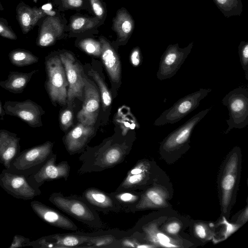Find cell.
I'll use <instances>...</instances> for the list:
<instances>
[{
    "mask_svg": "<svg viewBox=\"0 0 248 248\" xmlns=\"http://www.w3.org/2000/svg\"><path fill=\"white\" fill-rule=\"evenodd\" d=\"M99 23L96 17L91 18L84 16H77L73 17L70 24V30L76 33H83L94 28Z\"/></svg>",
    "mask_w": 248,
    "mask_h": 248,
    "instance_id": "cell-29",
    "label": "cell"
},
{
    "mask_svg": "<svg viewBox=\"0 0 248 248\" xmlns=\"http://www.w3.org/2000/svg\"><path fill=\"white\" fill-rule=\"evenodd\" d=\"M3 10V7H2V6L1 4V3L0 2V10Z\"/></svg>",
    "mask_w": 248,
    "mask_h": 248,
    "instance_id": "cell-48",
    "label": "cell"
},
{
    "mask_svg": "<svg viewBox=\"0 0 248 248\" xmlns=\"http://www.w3.org/2000/svg\"><path fill=\"white\" fill-rule=\"evenodd\" d=\"M212 108L200 111L169 134L162 142L161 150L170 152L186 146L194 128Z\"/></svg>",
    "mask_w": 248,
    "mask_h": 248,
    "instance_id": "cell-8",
    "label": "cell"
},
{
    "mask_svg": "<svg viewBox=\"0 0 248 248\" xmlns=\"http://www.w3.org/2000/svg\"><path fill=\"white\" fill-rule=\"evenodd\" d=\"M239 60L243 70L245 77L248 80V42L241 41L238 47Z\"/></svg>",
    "mask_w": 248,
    "mask_h": 248,
    "instance_id": "cell-34",
    "label": "cell"
},
{
    "mask_svg": "<svg viewBox=\"0 0 248 248\" xmlns=\"http://www.w3.org/2000/svg\"><path fill=\"white\" fill-rule=\"evenodd\" d=\"M46 73V88L53 103L67 102L68 82L63 65L58 55L48 57L45 62Z\"/></svg>",
    "mask_w": 248,
    "mask_h": 248,
    "instance_id": "cell-3",
    "label": "cell"
},
{
    "mask_svg": "<svg viewBox=\"0 0 248 248\" xmlns=\"http://www.w3.org/2000/svg\"><path fill=\"white\" fill-rule=\"evenodd\" d=\"M80 47L86 53L95 56H99L101 54V45L93 39H85L79 43Z\"/></svg>",
    "mask_w": 248,
    "mask_h": 248,
    "instance_id": "cell-33",
    "label": "cell"
},
{
    "mask_svg": "<svg viewBox=\"0 0 248 248\" xmlns=\"http://www.w3.org/2000/svg\"><path fill=\"white\" fill-rule=\"evenodd\" d=\"M63 29L64 26L58 17L47 16L41 25L37 45L42 47L52 45L62 34Z\"/></svg>",
    "mask_w": 248,
    "mask_h": 248,
    "instance_id": "cell-16",
    "label": "cell"
},
{
    "mask_svg": "<svg viewBox=\"0 0 248 248\" xmlns=\"http://www.w3.org/2000/svg\"><path fill=\"white\" fill-rule=\"evenodd\" d=\"M101 56L111 79L118 82L121 76V65L118 56L109 43L103 36L100 37Z\"/></svg>",
    "mask_w": 248,
    "mask_h": 248,
    "instance_id": "cell-18",
    "label": "cell"
},
{
    "mask_svg": "<svg viewBox=\"0 0 248 248\" xmlns=\"http://www.w3.org/2000/svg\"><path fill=\"white\" fill-rule=\"evenodd\" d=\"M193 42L181 48L178 43L169 45L162 55L156 76L160 80L169 79L174 76L190 54Z\"/></svg>",
    "mask_w": 248,
    "mask_h": 248,
    "instance_id": "cell-6",
    "label": "cell"
},
{
    "mask_svg": "<svg viewBox=\"0 0 248 248\" xmlns=\"http://www.w3.org/2000/svg\"><path fill=\"white\" fill-rule=\"evenodd\" d=\"M226 17L240 16L243 11L241 0H213Z\"/></svg>",
    "mask_w": 248,
    "mask_h": 248,
    "instance_id": "cell-30",
    "label": "cell"
},
{
    "mask_svg": "<svg viewBox=\"0 0 248 248\" xmlns=\"http://www.w3.org/2000/svg\"><path fill=\"white\" fill-rule=\"evenodd\" d=\"M49 200L61 210L86 225L99 229L103 227L97 211L82 196L56 192L52 193Z\"/></svg>",
    "mask_w": 248,
    "mask_h": 248,
    "instance_id": "cell-2",
    "label": "cell"
},
{
    "mask_svg": "<svg viewBox=\"0 0 248 248\" xmlns=\"http://www.w3.org/2000/svg\"><path fill=\"white\" fill-rule=\"evenodd\" d=\"M221 102L229 111V119L226 120L228 127L225 134L232 128L242 129L248 124V90L238 87L229 92Z\"/></svg>",
    "mask_w": 248,
    "mask_h": 248,
    "instance_id": "cell-4",
    "label": "cell"
},
{
    "mask_svg": "<svg viewBox=\"0 0 248 248\" xmlns=\"http://www.w3.org/2000/svg\"><path fill=\"white\" fill-rule=\"evenodd\" d=\"M181 228V225L177 222H172L168 224L166 227V231L172 234H176Z\"/></svg>",
    "mask_w": 248,
    "mask_h": 248,
    "instance_id": "cell-44",
    "label": "cell"
},
{
    "mask_svg": "<svg viewBox=\"0 0 248 248\" xmlns=\"http://www.w3.org/2000/svg\"><path fill=\"white\" fill-rule=\"evenodd\" d=\"M220 223L223 225L224 227V230L222 232V234L224 236L223 240L227 239L240 227V225L238 224H234L229 223L225 217H223Z\"/></svg>",
    "mask_w": 248,
    "mask_h": 248,
    "instance_id": "cell-39",
    "label": "cell"
},
{
    "mask_svg": "<svg viewBox=\"0 0 248 248\" xmlns=\"http://www.w3.org/2000/svg\"><path fill=\"white\" fill-rule=\"evenodd\" d=\"M150 165L145 160H140L127 172L116 190H136L144 186L149 179Z\"/></svg>",
    "mask_w": 248,
    "mask_h": 248,
    "instance_id": "cell-14",
    "label": "cell"
},
{
    "mask_svg": "<svg viewBox=\"0 0 248 248\" xmlns=\"http://www.w3.org/2000/svg\"><path fill=\"white\" fill-rule=\"evenodd\" d=\"M60 2L64 9H79L84 5V0H60Z\"/></svg>",
    "mask_w": 248,
    "mask_h": 248,
    "instance_id": "cell-41",
    "label": "cell"
},
{
    "mask_svg": "<svg viewBox=\"0 0 248 248\" xmlns=\"http://www.w3.org/2000/svg\"><path fill=\"white\" fill-rule=\"evenodd\" d=\"M19 140L16 134L5 129L0 130V155L3 159L8 161L15 156Z\"/></svg>",
    "mask_w": 248,
    "mask_h": 248,
    "instance_id": "cell-26",
    "label": "cell"
},
{
    "mask_svg": "<svg viewBox=\"0 0 248 248\" xmlns=\"http://www.w3.org/2000/svg\"><path fill=\"white\" fill-rule=\"evenodd\" d=\"M60 124L63 130H67L73 124V113L69 109L63 111L60 115Z\"/></svg>",
    "mask_w": 248,
    "mask_h": 248,
    "instance_id": "cell-38",
    "label": "cell"
},
{
    "mask_svg": "<svg viewBox=\"0 0 248 248\" xmlns=\"http://www.w3.org/2000/svg\"><path fill=\"white\" fill-rule=\"evenodd\" d=\"M16 16L23 33L31 30L45 13L36 7L31 8L24 3H20L16 9Z\"/></svg>",
    "mask_w": 248,
    "mask_h": 248,
    "instance_id": "cell-19",
    "label": "cell"
},
{
    "mask_svg": "<svg viewBox=\"0 0 248 248\" xmlns=\"http://www.w3.org/2000/svg\"><path fill=\"white\" fill-rule=\"evenodd\" d=\"M11 63L18 67L32 64L38 62L39 58L30 51L16 49L11 51L8 55Z\"/></svg>",
    "mask_w": 248,
    "mask_h": 248,
    "instance_id": "cell-28",
    "label": "cell"
},
{
    "mask_svg": "<svg viewBox=\"0 0 248 248\" xmlns=\"http://www.w3.org/2000/svg\"><path fill=\"white\" fill-rule=\"evenodd\" d=\"M212 91L210 88H200L179 99L164 110L155 120L154 125L173 124L180 121L198 107L200 102Z\"/></svg>",
    "mask_w": 248,
    "mask_h": 248,
    "instance_id": "cell-5",
    "label": "cell"
},
{
    "mask_svg": "<svg viewBox=\"0 0 248 248\" xmlns=\"http://www.w3.org/2000/svg\"><path fill=\"white\" fill-rule=\"evenodd\" d=\"M53 143L46 141L43 144L34 147L26 152L21 157L24 165H33L46 161L52 154Z\"/></svg>",
    "mask_w": 248,
    "mask_h": 248,
    "instance_id": "cell-24",
    "label": "cell"
},
{
    "mask_svg": "<svg viewBox=\"0 0 248 248\" xmlns=\"http://www.w3.org/2000/svg\"><path fill=\"white\" fill-rule=\"evenodd\" d=\"M118 240L117 238L110 234L102 236H91L83 247L88 248H112Z\"/></svg>",
    "mask_w": 248,
    "mask_h": 248,
    "instance_id": "cell-31",
    "label": "cell"
},
{
    "mask_svg": "<svg viewBox=\"0 0 248 248\" xmlns=\"http://www.w3.org/2000/svg\"><path fill=\"white\" fill-rule=\"evenodd\" d=\"M157 246L153 245L146 244H140L137 248H152L156 247Z\"/></svg>",
    "mask_w": 248,
    "mask_h": 248,
    "instance_id": "cell-45",
    "label": "cell"
},
{
    "mask_svg": "<svg viewBox=\"0 0 248 248\" xmlns=\"http://www.w3.org/2000/svg\"><path fill=\"white\" fill-rule=\"evenodd\" d=\"M63 65L68 84L67 104L72 105L75 98L82 100L84 88V77L82 67L74 56L68 52L61 53L59 56Z\"/></svg>",
    "mask_w": 248,
    "mask_h": 248,
    "instance_id": "cell-7",
    "label": "cell"
},
{
    "mask_svg": "<svg viewBox=\"0 0 248 248\" xmlns=\"http://www.w3.org/2000/svg\"><path fill=\"white\" fill-rule=\"evenodd\" d=\"M96 211L108 214L109 212H125L124 209L113 199L110 193L95 187L85 190L81 196Z\"/></svg>",
    "mask_w": 248,
    "mask_h": 248,
    "instance_id": "cell-11",
    "label": "cell"
},
{
    "mask_svg": "<svg viewBox=\"0 0 248 248\" xmlns=\"http://www.w3.org/2000/svg\"><path fill=\"white\" fill-rule=\"evenodd\" d=\"M238 155L234 152L226 164L221 182L222 204L224 212H226L232 196L237 175Z\"/></svg>",
    "mask_w": 248,
    "mask_h": 248,
    "instance_id": "cell-15",
    "label": "cell"
},
{
    "mask_svg": "<svg viewBox=\"0 0 248 248\" xmlns=\"http://www.w3.org/2000/svg\"><path fill=\"white\" fill-rule=\"evenodd\" d=\"M248 217V207H247L244 212V214H243L242 216V219L243 222H244V221H246L247 220Z\"/></svg>",
    "mask_w": 248,
    "mask_h": 248,
    "instance_id": "cell-47",
    "label": "cell"
},
{
    "mask_svg": "<svg viewBox=\"0 0 248 248\" xmlns=\"http://www.w3.org/2000/svg\"><path fill=\"white\" fill-rule=\"evenodd\" d=\"M0 35L3 37L16 40L17 36L12 29L8 25L5 20L0 18Z\"/></svg>",
    "mask_w": 248,
    "mask_h": 248,
    "instance_id": "cell-37",
    "label": "cell"
},
{
    "mask_svg": "<svg viewBox=\"0 0 248 248\" xmlns=\"http://www.w3.org/2000/svg\"><path fill=\"white\" fill-rule=\"evenodd\" d=\"M139 244L136 239L132 236H126L118 239L114 244L112 248H137Z\"/></svg>",
    "mask_w": 248,
    "mask_h": 248,
    "instance_id": "cell-35",
    "label": "cell"
},
{
    "mask_svg": "<svg viewBox=\"0 0 248 248\" xmlns=\"http://www.w3.org/2000/svg\"><path fill=\"white\" fill-rule=\"evenodd\" d=\"M91 8L96 17L103 19L106 15V9L101 0H89Z\"/></svg>",
    "mask_w": 248,
    "mask_h": 248,
    "instance_id": "cell-36",
    "label": "cell"
},
{
    "mask_svg": "<svg viewBox=\"0 0 248 248\" xmlns=\"http://www.w3.org/2000/svg\"><path fill=\"white\" fill-rule=\"evenodd\" d=\"M112 141L108 140L98 147L85 149L78 157L81 165L78 173L102 171L122 163L130 152V146L125 141Z\"/></svg>",
    "mask_w": 248,
    "mask_h": 248,
    "instance_id": "cell-1",
    "label": "cell"
},
{
    "mask_svg": "<svg viewBox=\"0 0 248 248\" xmlns=\"http://www.w3.org/2000/svg\"><path fill=\"white\" fill-rule=\"evenodd\" d=\"M145 233L144 239L157 246L164 248H178L176 241L164 233L158 231L155 223L147 224L142 227Z\"/></svg>",
    "mask_w": 248,
    "mask_h": 248,
    "instance_id": "cell-25",
    "label": "cell"
},
{
    "mask_svg": "<svg viewBox=\"0 0 248 248\" xmlns=\"http://www.w3.org/2000/svg\"><path fill=\"white\" fill-rule=\"evenodd\" d=\"M56 155L52 154L36 175L39 182L63 179L66 181L69 176L70 166L67 161L57 164Z\"/></svg>",
    "mask_w": 248,
    "mask_h": 248,
    "instance_id": "cell-13",
    "label": "cell"
},
{
    "mask_svg": "<svg viewBox=\"0 0 248 248\" xmlns=\"http://www.w3.org/2000/svg\"><path fill=\"white\" fill-rule=\"evenodd\" d=\"M9 184L12 190L19 191L24 188H27V184L24 179L19 176H14L10 180Z\"/></svg>",
    "mask_w": 248,
    "mask_h": 248,
    "instance_id": "cell-40",
    "label": "cell"
},
{
    "mask_svg": "<svg viewBox=\"0 0 248 248\" xmlns=\"http://www.w3.org/2000/svg\"><path fill=\"white\" fill-rule=\"evenodd\" d=\"M130 60L133 65L138 66L141 62V53L140 49L139 47H135L132 50Z\"/></svg>",
    "mask_w": 248,
    "mask_h": 248,
    "instance_id": "cell-42",
    "label": "cell"
},
{
    "mask_svg": "<svg viewBox=\"0 0 248 248\" xmlns=\"http://www.w3.org/2000/svg\"><path fill=\"white\" fill-rule=\"evenodd\" d=\"M134 21L124 8L119 9L113 19L112 28L121 42L126 41L131 36L134 29Z\"/></svg>",
    "mask_w": 248,
    "mask_h": 248,
    "instance_id": "cell-20",
    "label": "cell"
},
{
    "mask_svg": "<svg viewBox=\"0 0 248 248\" xmlns=\"http://www.w3.org/2000/svg\"><path fill=\"white\" fill-rule=\"evenodd\" d=\"M84 97L82 108L77 114L79 123L93 126L99 111L100 94L93 83L84 78Z\"/></svg>",
    "mask_w": 248,
    "mask_h": 248,
    "instance_id": "cell-10",
    "label": "cell"
},
{
    "mask_svg": "<svg viewBox=\"0 0 248 248\" xmlns=\"http://www.w3.org/2000/svg\"><path fill=\"white\" fill-rule=\"evenodd\" d=\"M115 201L124 210L125 212H133V209L140 200L141 194L134 190H115L110 193Z\"/></svg>",
    "mask_w": 248,
    "mask_h": 248,
    "instance_id": "cell-27",
    "label": "cell"
},
{
    "mask_svg": "<svg viewBox=\"0 0 248 248\" xmlns=\"http://www.w3.org/2000/svg\"><path fill=\"white\" fill-rule=\"evenodd\" d=\"M38 70H33L29 73L11 71L7 79L0 81V86L14 93H22L31 77Z\"/></svg>",
    "mask_w": 248,
    "mask_h": 248,
    "instance_id": "cell-23",
    "label": "cell"
},
{
    "mask_svg": "<svg viewBox=\"0 0 248 248\" xmlns=\"http://www.w3.org/2000/svg\"><path fill=\"white\" fill-rule=\"evenodd\" d=\"M194 231L196 235L201 239L205 238L207 235V229L205 225L199 224L195 225Z\"/></svg>",
    "mask_w": 248,
    "mask_h": 248,
    "instance_id": "cell-43",
    "label": "cell"
},
{
    "mask_svg": "<svg viewBox=\"0 0 248 248\" xmlns=\"http://www.w3.org/2000/svg\"><path fill=\"white\" fill-rule=\"evenodd\" d=\"M88 74L92 76L97 83L100 91L104 108H107L111 103V96L105 83L100 75L93 69L89 71Z\"/></svg>",
    "mask_w": 248,
    "mask_h": 248,
    "instance_id": "cell-32",
    "label": "cell"
},
{
    "mask_svg": "<svg viewBox=\"0 0 248 248\" xmlns=\"http://www.w3.org/2000/svg\"><path fill=\"white\" fill-rule=\"evenodd\" d=\"M33 208L44 221L51 225L72 231H76L78 229L73 221L54 209L40 203H34Z\"/></svg>",
    "mask_w": 248,
    "mask_h": 248,
    "instance_id": "cell-17",
    "label": "cell"
},
{
    "mask_svg": "<svg viewBox=\"0 0 248 248\" xmlns=\"http://www.w3.org/2000/svg\"><path fill=\"white\" fill-rule=\"evenodd\" d=\"M91 237L71 233L56 234L49 236V241L46 242L45 245L48 248L83 247Z\"/></svg>",
    "mask_w": 248,
    "mask_h": 248,
    "instance_id": "cell-22",
    "label": "cell"
},
{
    "mask_svg": "<svg viewBox=\"0 0 248 248\" xmlns=\"http://www.w3.org/2000/svg\"><path fill=\"white\" fill-rule=\"evenodd\" d=\"M3 108L6 114L20 119L31 127L42 125L41 116L45 112L40 106L31 99L6 101Z\"/></svg>",
    "mask_w": 248,
    "mask_h": 248,
    "instance_id": "cell-9",
    "label": "cell"
},
{
    "mask_svg": "<svg viewBox=\"0 0 248 248\" xmlns=\"http://www.w3.org/2000/svg\"><path fill=\"white\" fill-rule=\"evenodd\" d=\"M94 133L93 126H86L79 123L63 138L67 152L70 155L82 153Z\"/></svg>",
    "mask_w": 248,
    "mask_h": 248,
    "instance_id": "cell-12",
    "label": "cell"
},
{
    "mask_svg": "<svg viewBox=\"0 0 248 248\" xmlns=\"http://www.w3.org/2000/svg\"><path fill=\"white\" fill-rule=\"evenodd\" d=\"M6 114L3 108L2 107L1 103L0 102V119L1 120H4V116Z\"/></svg>",
    "mask_w": 248,
    "mask_h": 248,
    "instance_id": "cell-46",
    "label": "cell"
},
{
    "mask_svg": "<svg viewBox=\"0 0 248 248\" xmlns=\"http://www.w3.org/2000/svg\"><path fill=\"white\" fill-rule=\"evenodd\" d=\"M167 193L156 187L147 189L141 194L140 201L133 209V212L166 205Z\"/></svg>",
    "mask_w": 248,
    "mask_h": 248,
    "instance_id": "cell-21",
    "label": "cell"
}]
</instances>
